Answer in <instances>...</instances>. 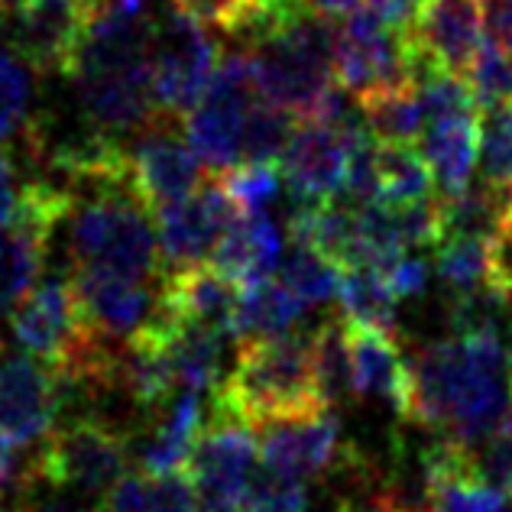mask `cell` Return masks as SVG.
<instances>
[{"label":"cell","instance_id":"1","mask_svg":"<svg viewBox=\"0 0 512 512\" xmlns=\"http://www.w3.org/2000/svg\"><path fill=\"white\" fill-rule=\"evenodd\" d=\"M412 425L477 451L512 425L509 357L496 325L457 328L412 357Z\"/></svg>","mask_w":512,"mask_h":512},{"label":"cell","instance_id":"2","mask_svg":"<svg viewBox=\"0 0 512 512\" xmlns=\"http://www.w3.org/2000/svg\"><path fill=\"white\" fill-rule=\"evenodd\" d=\"M65 214V247L75 273H111L146 282L163 273L156 214L143 205L130 175L124 179H85L72 192Z\"/></svg>","mask_w":512,"mask_h":512},{"label":"cell","instance_id":"3","mask_svg":"<svg viewBox=\"0 0 512 512\" xmlns=\"http://www.w3.org/2000/svg\"><path fill=\"white\" fill-rule=\"evenodd\" d=\"M334 36L338 26L318 20L305 7L276 13L273 26L247 49L260 98L299 120H312L338 91Z\"/></svg>","mask_w":512,"mask_h":512},{"label":"cell","instance_id":"4","mask_svg":"<svg viewBox=\"0 0 512 512\" xmlns=\"http://www.w3.org/2000/svg\"><path fill=\"white\" fill-rule=\"evenodd\" d=\"M328 409L318 396L312 344L302 334L240 344L231 373L214 389V412L250 428Z\"/></svg>","mask_w":512,"mask_h":512},{"label":"cell","instance_id":"5","mask_svg":"<svg viewBox=\"0 0 512 512\" xmlns=\"http://www.w3.org/2000/svg\"><path fill=\"white\" fill-rule=\"evenodd\" d=\"M130 435L91 415H78L49 431L30 461L36 487L75 493L82 500H107L127 477Z\"/></svg>","mask_w":512,"mask_h":512},{"label":"cell","instance_id":"6","mask_svg":"<svg viewBox=\"0 0 512 512\" xmlns=\"http://www.w3.org/2000/svg\"><path fill=\"white\" fill-rule=\"evenodd\" d=\"M260 101L250 52H227L214 69L205 98L185 117V137L211 175H227L244 163V124Z\"/></svg>","mask_w":512,"mask_h":512},{"label":"cell","instance_id":"7","mask_svg":"<svg viewBox=\"0 0 512 512\" xmlns=\"http://www.w3.org/2000/svg\"><path fill=\"white\" fill-rule=\"evenodd\" d=\"M334 78L357 101L376 91L415 85L419 56H415L412 36L393 33L363 7L338 26V36H334Z\"/></svg>","mask_w":512,"mask_h":512},{"label":"cell","instance_id":"8","mask_svg":"<svg viewBox=\"0 0 512 512\" xmlns=\"http://www.w3.org/2000/svg\"><path fill=\"white\" fill-rule=\"evenodd\" d=\"M150 69L159 114L182 120L205 98L218 69V46L211 43L205 26L172 10L156 23Z\"/></svg>","mask_w":512,"mask_h":512},{"label":"cell","instance_id":"9","mask_svg":"<svg viewBox=\"0 0 512 512\" xmlns=\"http://www.w3.org/2000/svg\"><path fill=\"white\" fill-rule=\"evenodd\" d=\"M256 467H260V444L253 428L224 412H211L185 474L205 512H240Z\"/></svg>","mask_w":512,"mask_h":512},{"label":"cell","instance_id":"10","mask_svg":"<svg viewBox=\"0 0 512 512\" xmlns=\"http://www.w3.org/2000/svg\"><path fill=\"white\" fill-rule=\"evenodd\" d=\"M124 150L130 182L153 214L179 205V201L198 192L205 163L192 150L188 137L175 130V117L159 114Z\"/></svg>","mask_w":512,"mask_h":512},{"label":"cell","instance_id":"11","mask_svg":"<svg viewBox=\"0 0 512 512\" xmlns=\"http://www.w3.org/2000/svg\"><path fill=\"white\" fill-rule=\"evenodd\" d=\"M350 451L341 441V422L334 409L289 415L260 428V464L292 480H312L341 470Z\"/></svg>","mask_w":512,"mask_h":512},{"label":"cell","instance_id":"12","mask_svg":"<svg viewBox=\"0 0 512 512\" xmlns=\"http://www.w3.org/2000/svg\"><path fill=\"white\" fill-rule=\"evenodd\" d=\"M240 218V208L227 195L221 175H211L205 188H198L192 198L179 205L163 208L156 214L159 250H163V266L182 269L205 263L214 253L224 231Z\"/></svg>","mask_w":512,"mask_h":512},{"label":"cell","instance_id":"13","mask_svg":"<svg viewBox=\"0 0 512 512\" xmlns=\"http://www.w3.org/2000/svg\"><path fill=\"white\" fill-rule=\"evenodd\" d=\"M88 0H30L17 10L13 49L39 75H69L88 30Z\"/></svg>","mask_w":512,"mask_h":512},{"label":"cell","instance_id":"14","mask_svg":"<svg viewBox=\"0 0 512 512\" xmlns=\"http://www.w3.org/2000/svg\"><path fill=\"white\" fill-rule=\"evenodd\" d=\"M62 409L56 376L26 354H0V438L17 444L46 441Z\"/></svg>","mask_w":512,"mask_h":512},{"label":"cell","instance_id":"15","mask_svg":"<svg viewBox=\"0 0 512 512\" xmlns=\"http://www.w3.org/2000/svg\"><path fill=\"white\" fill-rule=\"evenodd\" d=\"M85 318L78 308L75 289L65 279H46L13 308L10 331L26 357L56 370L69 357V350L82 341Z\"/></svg>","mask_w":512,"mask_h":512},{"label":"cell","instance_id":"16","mask_svg":"<svg viewBox=\"0 0 512 512\" xmlns=\"http://www.w3.org/2000/svg\"><path fill=\"white\" fill-rule=\"evenodd\" d=\"M422 512H506V493L480 474L477 454L441 438L419 457Z\"/></svg>","mask_w":512,"mask_h":512},{"label":"cell","instance_id":"17","mask_svg":"<svg viewBox=\"0 0 512 512\" xmlns=\"http://www.w3.org/2000/svg\"><path fill=\"white\" fill-rule=\"evenodd\" d=\"M490 33L483 0H428L412 33L415 56L422 69H441L467 78L483 39Z\"/></svg>","mask_w":512,"mask_h":512},{"label":"cell","instance_id":"18","mask_svg":"<svg viewBox=\"0 0 512 512\" xmlns=\"http://www.w3.org/2000/svg\"><path fill=\"white\" fill-rule=\"evenodd\" d=\"M82 117L88 120L91 133L104 140L124 143L137 137L159 117L156 94H153V69L120 72V75H91L75 78Z\"/></svg>","mask_w":512,"mask_h":512},{"label":"cell","instance_id":"19","mask_svg":"<svg viewBox=\"0 0 512 512\" xmlns=\"http://www.w3.org/2000/svg\"><path fill=\"white\" fill-rule=\"evenodd\" d=\"M85 325L114 341H133L159 315V292L153 295L140 279L82 269L72 279Z\"/></svg>","mask_w":512,"mask_h":512},{"label":"cell","instance_id":"20","mask_svg":"<svg viewBox=\"0 0 512 512\" xmlns=\"http://www.w3.org/2000/svg\"><path fill=\"white\" fill-rule=\"evenodd\" d=\"M347 137L344 127L302 120L282 156V179L295 201H334L347 185Z\"/></svg>","mask_w":512,"mask_h":512},{"label":"cell","instance_id":"21","mask_svg":"<svg viewBox=\"0 0 512 512\" xmlns=\"http://www.w3.org/2000/svg\"><path fill=\"white\" fill-rule=\"evenodd\" d=\"M347 334H350V357H354V393L360 399L386 402L399 419L412 422V406H415L412 360L399 350L396 338L386 331L350 325V321H347Z\"/></svg>","mask_w":512,"mask_h":512},{"label":"cell","instance_id":"22","mask_svg":"<svg viewBox=\"0 0 512 512\" xmlns=\"http://www.w3.org/2000/svg\"><path fill=\"white\" fill-rule=\"evenodd\" d=\"M237 282L227 279L218 266L195 263L182 269H166L159 286V308L179 321L208 325L221 334H234Z\"/></svg>","mask_w":512,"mask_h":512},{"label":"cell","instance_id":"23","mask_svg":"<svg viewBox=\"0 0 512 512\" xmlns=\"http://www.w3.org/2000/svg\"><path fill=\"white\" fill-rule=\"evenodd\" d=\"M205 431L201 415V393L179 389L163 409L153 412V428L137 444V461L146 477H169L182 474L192 461V451Z\"/></svg>","mask_w":512,"mask_h":512},{"label":"cell","instance_id":"24","mask_svg":"<svg viewBox=\"0 0 512 512\" xmlns=\"http://www.w3.org/2000/svg\"><path fill=\"white\" fill-rule=\"evenodd\" d=\"M483 114H457L428 120L422 133V156L435 175L438 198H457L470 192L474 166L480 156Z\"/></svg>","mask_w":512,"mask_h":512},{"label":"cell","instance_id":"25","mask_svg":"<svg viewBox=\"0 0 512 512\" xmlns=\"http://www.w3.org/2000/svg\"><path fill=\"white\" fill-rule=\"evenodd\" d=\"M282 234L269 214H240L227 227L218 247L211 253V266H218L227 279H234L240 289L250 282L269 279V273L282 263Z\"/></svg>","mask_w":512,"mask_h":512},{"label":"cell","instance_id":"26","mask_svg":"<svg viewBox=\"0 0 512 512\" xmlns=\"http://www.w3.org/2000/svg\"><path fill=\"white\" fill-rule=\"evenodd\" d=\"M305 305L276 279H260L240 289L237 312H234V338L240 344L250 341H273L295 334L302 321Z\"/></svg>","mask_w":512,"mask_h":512},{"label":"cell","instance_id":"27","mask_svg":"<svg viewBox=\"0 0 512 512\" xmlns=\"http://www.w3.org/2000/svg\"><path fill=\"white\" fill-rule=\"evenodd\" d=\"M46 250V234L26 221H13L0 231V315H13V308L36 289Z\"/></svg>","mask_w":512,"mask_h":512},{"label":"cell","instance_id":"28","mask_svg":"<svg viewBox=\"0 0 512 512\" xmlns=\"http://www.w3.org/2000/svg\"><path fill=\"white\" fill-rule=\"evenodd\" d=\"M376 163H380V205L412 208L438 198L435 175H431L422 150H415V146L380 143Z\"/></svg>","mask_w":512,"mask_h":512},{"label":"cell","instance_id":"29","mask_svg":"<svg viewBox=\"0 0 512 512\" xmlns=\"http://www.w3.org/2000/svg\"><path fill=\"white\" fill-rule=\"evenodd\" d=\"M312 344V370L318 396L328 409L341 406L354 393V357H350V334L344 318L321 321V325L308 334Z\"/></svg>","mask_w":512,"mask_h":512},{"label":"cell","instance_id":"30","mask_svg":"<svg viewBox=\"0 0 512 512\" xmlns=\"http://www.w3.org/2000/svg\"><path fill=\"white\" fill-rule=\"evenodd\" d=\"M357 104L363 111V124H367V130L380 143H406V146L422 143L428 117H425L422 94L415 85L376 91L360 98Z\"/></svg>","mask_w":512,"mask_h":512},{"label":"cell","instance_id":"31","mask_svg":"<svg viewBox=\"0 0 512 512\" xmlns=\"http://www.w3.org/2000/svg\"><path fill=\"white\" fill-rule=\"evenodd\" d=\"M338 302L350 325L393 334L396 328V299L389 292L380 269H344Z\"/></svg>","mask_w":512,"mask_h":512},{"label":"cell","instance_id":"32","mask_svg":"<svg viewBox=\"0 0 512 512\" xmlns=\"http://www.w3.org/2000/svg\"><path fill=\"white\" fill-rule=\"evenodd\" d=\"M341 276L344 269L331 263L308 247L292 244V250L279 263V282L286 286L302 305H325L341 295Z\"/></svg>","mask_w":512,"mask_h":512},{"label":"cell","instance_id":"33","mask_svg":"<svg viewBox=\"0 0 512 512\" xmlns=\"http://www.w3.org/2000/svg\"><path fill=\"white\" fill-rule=\"evenodd\" d=\"M295 117L282 107L266 104L263 98L250 107L244 124V163L279 166L295 133Z\"/></svg>","mask_w":512,"mask_h":512},{"label":"cell","instance_id":"34","mask_svg":"<svg viewBox=\"0 0 512 512\" xmlns=\"http://www.w3.org/2000/svg\"><path fill=\"white\" fill-rule=\"evenodd\" d=\"M172 7L185 13V17H192L195 23L244 39V43H250L263 30L266 17L273 13L260 0H172Z\"/></svg>","mask_w":512,"mask_h":512},{"label":"cell","instance_id":"35","mask_svg":"<svg viewBox=\"0 0 512 512\" xmlns=\"http://www.w3.org/2000/svg\"><path fill=\"white\" fill-rule=\"evenodd\" d=\"M467 82L474 88V98L483 114L512 101V56L496 43L493 33L483 39L477 59L467 72Z\"/></svg>","mask_w":512,"mask_h":512},{"label":"cell","instance_id":"36","mask_svg":"<svg viewBox=\"0 0 512 512\" xmlns=\"http://www.w3.org/2000/svg\"><path fill=\"white\" fill-rule=\"evenodd\" d=\"M480 163L483 182L512 192V101L483 114Z\"/></svg>","mask_w":512,"mask_h":512},{"label":"cell","instance_id":"37","mask_svg":"<svg viewBox=\"0 0 512 512\" xmlns=\"http://www.w3.org/2000/svg\"><path fill=\"white\" fill-rule=\"evenodd\" d=\"M30 75L10 52H0V150L30 127Z\"/></svg>","mask_w":512,"mask_h":512},{"label":"cell","instance_id":"38","mask_svg":"<svg viewBox=\"0 0 512 512\" xmlns=\"http://www.w3.org/2000/svg\"><path fill=\"white\" fill-rule=\"evenodd\" d=\"M227 195L234 198L240 214H263L282 192V169L263 163H240L227 175H221Z\"/></svg>","mask_w":512,"mask_h":512},{"label":"cell","instance_id":"39","mask_svg":"<svg viewBox=\"0 0 512 512\" xmlns=\"http://www.w3.org/2000/svg\"><path fill=\"white\" fill-rule=\"evenodd\" d=\"M240 512H308V490L302 480L276 474L260 464L250 477Z\"/></svg>","mask_w":512,"mask_h":512},{"label":"cell","instance_id":"40","mask_svg":"<svg viewBox=\"0 0 512 512\" xmlns=\"http://www.w3.org/2000/svg\"><path fill=\"white\" fill-rule=\"evenodd\" d=\"M474 454H477L480 474L487 477L496 490H503L506 496H512V425H506L500 435H493Z\"/></svg>","mask_w":512,"mask_h":512},{"label":"cell","instance_id":"41","mask_svg":"<svg viewBox=\"0 0 512 512\" xmlns=\"http://www.w3.org/2000/svg\"><path fill=\"white\" fill-rule=\"evenodd\" d=\"M153 483V512H205L188 474L150 477Z\"/></svg>","mask_w":512,"mask_h":512},{"label":"cell","instance_id":"42","mask_svg":"<svg viewBox=\"0 0 512 512\" xmlns=\"http://www.w3.org/2000/svg\"><path fill=\"white\" fill-rule=\"evenodd\" d=\"M389 292H393V299L402 302V299H415V295H422L425 286H428V266L419 260V256H399L389 266L380 269Z\"/></svg>","mask_w":512,"mask_h":512},{"label":"cell","instance_id":"43","mask_svg":"<svg viewBox=\"0 0 512 512\" xmlns=\"http://www.w3.org/2000/svg\"><path fill=\"white\" fill-rule=\"evenodd\" d=\"M428 7V0H367V10L373 13L383 26H389L393 33L412 36L419 26L422 13Z\"/></svg>","mask_w":512,"mask_h":512},{"label":"cell","instance_id":"44","mask_svg":"<svg viewBox=\"0 0 512 512\" xmlns=\"http://www.w3.org/2000/svg\"><path fill=\"white\" fill-rule=\"evenodd\" d=\"M104 512H153V483L146 474H127L104 500Z\"/></svg>","mask_w":512,"mask_h":512},{"label":"cell","instance_id":"45","mask_svg":"<svg viewBox=\"0 0 512 512\" xmlns=\"http://www.w3.org/2000/svg\"><path fill=\"white\" fill-rule=\"evenodd\" d=\"M33 487H36V480H33L30 461L20 464L17 444H10V441L0 438V506H4L7 496L30 493Z\"/></svg>","mask_w":512,"mask_h":512},{"label":"cell","instance_id":"46","mask_svg":"<svg viewBox=\"0 0 512 512\" xmlns=\"http://www.w3.org/2000/svg\"><path fill=\"white\" fill-rule=\"evenodd\" d=\"M23 205V188L17 182V163L7 150H0V231L17 221Z\"/></svg>","mask_w":512,"mask_h":512},{"label":"cell","instance_id":"47","mask_svg":"<svg viewBox=\"0 0 512 512\" xmlns=\"http://www.w3.org/2000/svg\"><path fill=\"white\" fill-rule=\"evenodd\" d=\"M338 512H419V509H415L406 496H399L393 487H386L380 493H363V496L341 500Z\"/></svg>","mask_w":512,"mask_h":512},{"label":"cell","instance_id":"48","mask_svg":"<svg viewBox=\"0 0 512 512\" xmlns=\"http://www.w3.org/2000/svg\"><path fill=\"white\" fill-rule=\"evenodd\" d=\"M302 7L308 13H315L318 20L341 26L344 20H350L354 13H360L367 7V0H302Z\"/></svg>","mask_w":512,"mask_h":512},{"label":"cell","instance_id":"49","mask_svg":"<svg viewBox=\"0 0 512 512\" xmlns=\"http://www.w3.org/2000/svg\"><path fill=\"white\" fill-rule=\"evenodd\" d=\"M487 23L496 43L512 56V0H490Z\"/></svg>","mask_w":512,"mask_h":512},{"label":"cell","instance_id":"50","mask_svg":"<svg viewBox=\"0 0 512 512\" xmlns=\"http://www.w3.org/2000/svg\"><path fill=\"white\" fill-rule=\"evenodd\" d=\"M23 512H78V509H69L62 503H30V506H23Z\"/></svg>","mask_w":512,"mask_h":512},{"label":"cell","instance_id":"51","mask_svg":"<svg viewBox=\"0 0 512 512\" xmlns=\"http://www.w3.org/2000/svg\"><path fill=\"white\" fill-rule=\"evenodd\" d=\"M260 4H263L266 10L282 13V10H295V7H302V0H260Z\"/></svg>","mask_w":512,"mask_h":512},{"label":"cell","instance_id":"52","mask_svg":"<svg viewBox=\"0 0 512 512\" xmlns=\"http://www.w3.org/2000/svg\"><path fill=\"white\" fill-rule=\"evenodd\" d=\"M509 363H512V325H509Z\"/></svg>","mask_w":512,"mask_h":512},{"label":"cell","instance_id":"53","mask_svg":"<svg viewBox=\"0 0 512 512\" xmlns=\"http://www.w3.org/2000/svg\"><path fill=\"white\" fill-rule=\"evenodd\" d=\"M509 396H512V363H509Z\"/></svg>","mask_w":512,"mask_h":512},{"label":"cell","instance_id":"54","mask_svg":"<svg viewBox=\"0 0 512 512\" xmlns=\"http://www.w3.org/2000/svg\"><path fill=\"white\" fill-rule=\"evenodd\" d=\"M0 13H4V7H0Z\"/></svg>","mask_w":512,"mask_h":512},{"label":"cell","instance_id":"55","mask_svg":"<svg viewBox=\"0 0 512 512\" xmlns=\"http://www.w3.org/2000/svg\"><path fill=\"white\" fill-rule=\"evenodd\" d=\"M509 500H512V496H509Z\"/></svg>","mask_w":512,"mask_h":512}]
</instances>
